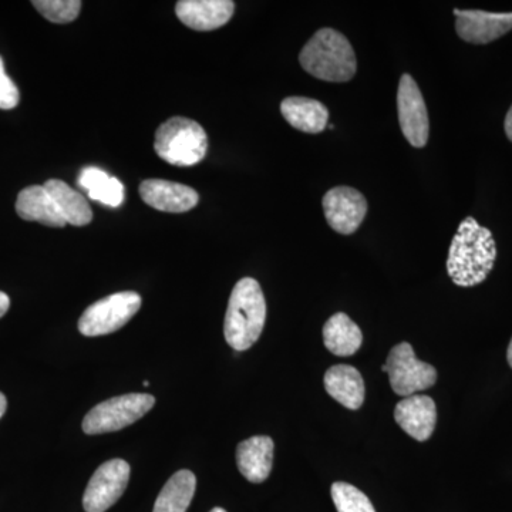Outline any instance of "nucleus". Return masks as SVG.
I'll return each instance as SVG.
<instances>
[{"label": "nucleus", "mask_w": 512, "mask_h": 512, "mask_svg": "<svg viewBox=\"0 0 512 512\" xmlns=\"http://www.w3.org/2000/svg\"><path fill=\"white\" fill-rule=\"evenodd\" d=\"M497 247L490 229L481 227L473 217H467L458 227L450 251L447 272L460 288L483 284L494 268Z\"/></svg>", "instance_id": "nucleus-1"}, {"label": "nucleus", "mask_w": 512, "mask_h": 512, "mask_svg": "<svg viewBox=\"0 0 512 512\" xmlns=\"http://www.w3.org/2000/svg\"><path fill=\"white\" fill-rule=\"evenodd\" d=\"M266 302L261 285L254 278H242L232 289L224 335L232 349L244 352L254 346L264 330Z\"/></svg>", "instance_id": "nucleus-2"}, {"label": "nucleus", "mask_w": 512, "mask_h": 512, "mask_svg": "<svg viewBox=\"0 0 512 512\" xmlns=\"http://www.w3.org/2000/svg\"><path fill=\"white\" fill-rule=\"evenodd\" d=\"M299 62L305 72L323 82L345 83L355 77V50L342 33L320 29L303 47Z\"/></svg>", "instance_id": "nucleus-3"}, {"label": "nucleus", "mask_w": 512, "mask_h": 512, "mask_svg": "<svg viewBox=\"0 0 512 512\" xmlns=\"http://www.w3.org/2000/svg\"><path fill=\"white\" fill-rule=\"evenodd\" d=\"M154 148L165 163L191 167L207 156L208 137L197 121L173 117L158 127Z\"/></svg>", "instance_id": "nucleus-4"}, {"label": "nucleus", "mask_w": 512, "mask_h": 512, "mask_svg": "<svg viewBox=\"0 0 512 512\" xmlns=\"http://www.w3.org/2000/svg\"><path fill=\"white\" fill-rule=\"evenodd\" d=\"M156 404L151 394L130 393L113 397L97 404L83 420V431L90 436L94 434L113 433L131 426L150 412Z\"/></svg>", "instance_id": "nucleus-5"}, {"label": "nucleus", "mask_w": 512, "mask_h": 512, "mask_svg": "<svg viewBox=\"0 0 512 512\" xmlns=\"http://www.w3.org/2000/svg\"><path fill=\"white\" fill-rule=\"evenodd\" d=\"M141 308V296L136 292H119L100 299L84 311L79 330L84 336L109 335L123 328Z\"/></svg>", "instance_id": "nucleus-6"}, {"label": "nucleus", "mask_w": 512, "mask_h": 512, "mask_svg": "<svg viewBox=\"0 0 512 512\" xmlns=\"http://www.w3.org/2000/svg\"><path fill=\"white\" fill-rule=\"evenodd\" d=\"M384 365L387 366L390 386L399 396H413L430 389L437 382L436 367L417 359L413 346L407 342L394 346Z\"/></svg>", "instance_id": "nucleus-7"}, {"label": "nucleus", "mask_w": 512, "mask_h": 512, "mask_svg": "<svg viewBox=\"0 0 512 512\" xmlns=\"http://www.w3.org/2000/svg\"><path fill=\"white\" fill-rule=\"evenodd\" d=\"M130 480V466L120 458L106 461L90 478L83 495L86 512H106L120 500Z\"/></svg>", "instance_id": "nucleus-8"}, {"label": "nucleus", "mask_w": 512, "mask_h": 512, "mask_svg": "<svg viewBox=\"0 0 512 512\" xmlns=\"http://www.w3.org/2000/svg\"><path fill=\"white\" fill-rule=\"evenodd\" d=\"M397 111L400 127L410 146L426 147L429 141L430 121L426 101L410 74H403L397 92Z\"/></svg>", "instance_id": "nucleus-9"}, {"label": "nucleus", "mask_w": 512, "mask_h": 512, "mask_svg": "<svg viewBox=\"0 0 512 512\" xmlns=\"http://www.w3.org/2000/svg\"><path fill=\"white\" fill-rule=\"evenodd\" d=\"M322 205L329 227L342 235L356 232L367 214L366 198L355 188H332L323 197Z\"/></svg>", "instance_id": "nucleus-10"}, {"label": "nucleus", "mask_w": 512, "mask_h": 512, "mask_svg": "<svg viewBox=\"0 0 512 512\" xmlns=\"http://www.w3.org/2000/svg\"><path fill=\"white\" fill-rule=\"evenodd\" d=\"M454 15L457 35L474 45H487L512 30V13L454 9Z\"/></svg>", "instance_id": "nucleus-11"}, {"label": "nucleus", "mask_w": 512, "mask_h": 512, "mask_svg": "<svg viewBox=\"0 0 512 512\" xmlns=\"http://www.w3.org/2000/svg\"><path fill=\"white\" fill-rule=\"evenodd\" d=\"M394 420L414 440L427 441L437 423L436 403L429 396L413 394L396 404Z\"/></svg>", "instance_id": "nucleus-12"}, {"label": "nucleus", "mask_w": 512, "mask_h": 512, "mask_svg": "<svg viewBox=\"0 0 512 512\" xmlns=\"http://www.w3.org/2000/svg\"><path fill=\"white\" fill-rule=\"evenodd\" d=\"M235 12L231 0H181L175 6L177 18L190 29L210 32L227 25Z\"/></svg>", "instance_id": "nucleus-13"}, {"label": "nucleus", "mask_w": 512, "mask_h": 512, "mask_svg": "<svg viewBox=\"0 0 512 512\" xmlns=\"http://www.w3.org/2000/svg\"><path fill=\"white\" fill-rule=\"evenodd\" d=\"M143 201L158 211L181 214L192 210L200 201L198 192L187 185L165 180H147L140 185Z\"/></svg>", "instance_id": "nucleus-14"}, {"label": "nucleus", "mask_w": 512, "mask_h": 512, "mask_svg": "<svg viewBox=\"0 0 512 512\" xmlns=\"http://www.w3.org/2000/svg\"><path fill=\"white\" fill-rule=\"evenodd\" d=\"M274 440L268 436H255L242 441L237 447V466L242 476L251 483H264L274 466Z\"/></svg>", "instance_id": "nucleus-15"}, {"label": "nucleus", "mask_w": 512, "mask_h": 512, "mask_svg": "<svg viewBox=\"0 0 512 512\" xmlns=\"http://www.w3.org/2000/svg\"><path fill=\"white\" fill-rule=\"evenodd\" d=\"M16 212L22 220L39 222L47 227L63 228L67 225L52 195L42 185H32L19 192Z\"/></svg>", "instance_id": "nucleus-16"}, {"label": "nucleus", "mask_w": 512, "mask_h": 512, "mask_svg": "<svg viewBox=\"0 0 512 512\" xmlns=\"http://www.w3.org/2000/svg\"><path fill=\"white\" fill-rule=\"evenodd\" d=\"M325 389L330 397L349 410H359L365 402L366 387L356 367L336 365L325 373Z\"/></svg>", "instance_id": "nucleus-17"}, {"label": "nucleus", "mask_w": 512, "mask_h": 512, "mask_svg": "<svg viewBox=\"0 0 512 512\" xmlns=\"http://www.w3.org/2000/svg\"><path fill=\"white\" fill-rule=\"evenodd\" d=\"M281 113L293 128L303 133L319 134L328 127L329 110L309 97H288L282 101Z\"/></svg>", "instance_id": "nucleus-18"}, {"label": "nucleus", "mask_w": 512, "mask_h": 512, "mask_svg": "<svg viewBox=\"0 0 512 512\" xmlns=\"http://www.w3.org/2000/svg\"><path fill=\"white\" fill-rule=\"evenodd\" d=\"M362 342V330L346 313H336L323 326V343L335 356L355 355Z\"/></svg>", "instance_id": "nucleus-19"}, {"label": "nucleus", "mask_w": 512, "mask_h": 512, "mask_svg": "<svg viewBox=\"0 0 512 512\" xmlns=\"http://www.w3.org/2000/svg\"><path fill=\"white\" fill-rule=\"evenodd\" d=\"M43 187L52 195L67 224L84 227L93 220L92 208L80 192L60 180H49Z\"/></svg>", "instance_id": "nucleus-20"}, {"label": "nucleus", "mask_w": 512, "mask_h": 512, "mask_svg": "<svg viewBox=\"0 0 512 512\" xmlns=\"http://www.w3.org/2000/svg\"><path fill=\"white\" fill-rule=\"evenodd\" d=\"M77 183L92 200L101 202L106 207L119 208L124 202V185L100 168H83Z\"/></svg>", "instance_id": "nucleus-21"}, {"label": "nucleus", "mask_w": 512, "mask_h": 512, "mask_svg": "<svg viewBox=\"0 0 512 512\" xmlns=\"http://www.w3.org/2000/svg\"><path fill=\"white\" fill-rule=\"evenodd\" d=\"M195 487L197 478L190 470L177 471L158 494L153 512H187Z\"/></svg>", "instance_id": "nucleus-22"}, {"label": "nucleus", "mask_w": 512, "mask_h": 512, "mask_svg": "<svg viewBox=\"0 0 512 512\" xmlns=\"http://www.w3.org/2000/svg\"><path fill=\"white\" fill-rule=\"evenodd\" d=\"M330 494L338 512H376L369 497L355 485L338 481L332 485Z\"/></svg>", "instance_id": "nucleus-23"}, {"label": "nucleus", "mask_w": 512, "mask_h": 512, "mask_svg": "<svg viewBox=\"0 0 512 512\" xmlns=\"http://www.w3.org/2000/svg\"><path fill=\"white\" fill-rule=\"evenodd\" d=\"M32 5L40 15L57 25L73 22L82 10L80 0H35Z\"/></svg>", "instance_id": "nucleus-24"}, {"label": "nucleus", "mask_w": 512, "mask_h": 512, "mask_svg": "<svg viewBox=\"0 0 512 512\" xmlns=\"http://www.w3.org/2000/svg\"><path fill=\"white\" fill-rule=\"evenodd\" d=\"M20 94L16 84L8 76L5 70V64L0 57V109L12 110L18 106Z\"/></svg>", "instance_id": "nucleus-25"}, {"label": "nucleus", "mask_w": 512, "mask_h": 512, "mask_svg": "<svg viewBox=\"0 0 512 512\" xmlns=\"http://www.w3.org/2000/svg\"><path fill=\"white\" fill-rule=\"evenodd\" d=\"M10 299L5 292H0V318L5 316V313L9 311Z\"/></svg>", "instance_id": "nucleus-26"}, {"label": "nucleus", "mask_w": 512, "mask_h": 512, "mask_svg": "<svg viewBox=\"0 0 512 512\" xmlns=\"http://www.w3.org/2000/svg\"><path fill=\"white\" fill-rule=\"evenodd\" d=\"M505 133H507L508 140L512 143V106L511 109L508 110L507 117H505Z\"/></svg>", "instance_id": "nucleus-27"}, {"label": "nucleus", "mask_w": 512, "mask_h": 512, "mask_svg": "<svg viewBox=\"0 0 512 512\" xmlns=\"http://www.w3.org/2000/svg\"><path fill=\"white\" fill-rule=\"evenodd\" d=\"M6 407H8V400L3 396V393H0V419H2L3 414H5Z\"/></svg>", "instance_id": "nucleus-28"}, {"label": "nucleus", "mask_w": 512, "mask_h": 512, "mask_svg": "<svg viewBox=\"0 0 512 512\" xmlns=\"http://www.w3.org/2000/svg\"><path fill=\"white\" fill-rule=\"evenodd\" d=\"M507 360H508V365H510L511 369H512V339L510 342V346H508Z\"/></svg>", "instance_id": "nucleus-29"}, {"label": "nucleus", "mask_w": 512, "mask_h": 512, "mask_svg": "<svg viewBox=\"0 0 512 512\" xmlns=\"http://www.w3.org/2000/svg\"><path fill=\"white\" fill-rule=\"evenodd\" d=\"M210 512H227V511H225L224 508L217 507V508H214V510H211Z\"/></svg>", "instance_id": "nucleus-30"}, {"label": "nucleus", "mask_w": 512, "mask_h": 512, "mask_svg": "<svg viewBox=\"0 0 512 512\" xmlns=\"http://www.w3.org/2000/svg\"><path fill=\"white\" fill-rule=\"evenodd\" d=\"M382 372L387 373V366L386 365L382 366Z\"/></svg>", "instance_id": "nucleus-31"}]
</instances>
